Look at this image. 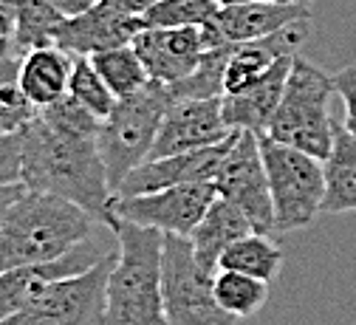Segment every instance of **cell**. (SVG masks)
Listing matches in <instances>:
<instances>
[{
	"label": "cell",
	"mask_w": 356,
	"mask_h": 325,
	"mask_svg": "<svg viewBox=\"0 0 356 325\" xmlns=\"http://www.w3.org/2000/svg\"><path fill=\"white\" fill-rule=\"evenodd\" d=\"M130 45L142 57L150 79L172 85L193 74L201 54L207 51V37H204V26H170V29L145 26L133 37Z\"/></svg>",
	"instance_id": "14"
},
{
	"label": "cell",
	"mask_w": 356,
	"mask_h": 325,
	"mask_svg": "<svg viewBox=\"0 0 356 325\" xmlns=\"http://www.w3.org/2000/svg\"><path fill=\"white\" fill-rule=\"evenodd\" d=\"M68 97L76 100L82 108H88L97 119H105L116 105V94L99 77L91 57H76V54H74V71L68 82Z\"/></svg>",
	"instance_id": "26"
},
{
	"label": "cell",
	"mask_w": 356,
	"mask_h": 325,
	"mask_svg": "<svg viewBox=\"0 0 356 325\" xmlns=\"http://www.w3.org/2000/svg\"><path fill=\"white\" fill-rule=\"evenodd\" d=\"M220 3L218 0H159L153 3L142 20L145 26L170 29V26H204L215 20Z\"/></svg>",
	"instance_id": "27"
},
{
	"label": "cell",
	"mask_w": 356,
	"mask_h": 325,
	"mask_svg": "<svg viewBox=\"0 0 356 325\" xmlns=\"http://www.w3.org/2000/svg\"><path fill=\"white\" fill-rule=\"evenodd\" d=\"M215 193L232 201L254 226V232H275V209H272V190L269 173L260 153V133L238 130L229 153L220 161L218 173L212 175Z\"/></svg>",
	"instance_id": "9"
},
{
	"label": "cell",
	"mask_w": 356,
	"mask_h": 325,
	"mask_svg": "<svg viewBox=\"0 0 356 325\" xmlns=\"http://www.w3.org/2000/svg\"><path fill=\"white\" fill-rule=\"evenodd\" d=\"M116 238V260L108 277L102 325H167L161 292L164 232L116 215H105Z\"/></svg>",
	"instance_id": "3"
},
{
	"label": "cell",
	"mask_w": 356,
	"mask_h": 325,
	"mask_svg": "<svg viewBox=\"0 0 356 325\" xmlns=\"http://www.w3.org/2000/svg\"><path fill=\"white\" fill-rule=\"evenodd\" d=\"M40 108L26 97L17 79H3L0 82V130L3 133H20Z\"/></svg>",
	"instance_id": "28"
},
{
	"label": "cell",
	"mask_w": 356,
	"mask_h": 325,
	"mask_svg": "<svg viewBox=\"0 0 356 325\" xmlns=\"http://www.w3.org/2000/svg\"><path fill=\"white\" fill-rule=\"evenodd\" d=\"M280 266H283V252L266 232H246L243 238L232 241L218 260V269H235L260 277L266 283L275 280Z\"/></svg>",
	"instance_id": "21"
},
{
	"label": "cell",
	"mask_w": 356,
	"mask_h": 325,
	"mask_svg": "<svg viewBox=\"0 0 356 325\" xmlns=\"http://www.w3.org/2000/svg\"><path fill=\"white\" fill-rule=\"evenodd\" d=\"M113 260L116 246L91 269L49 283L20 311L0 319V325H102Z\"/></svg>",
	"instance_id": "8"
},
{
	"label": "cell",
	"mask_w": 356,
	"mask_h": 325,
	"mask_svg": "<svg viewBox=\"0 0 356 325\" xmlns=\"http://www.w3.org/2000/svg\"><path fill=\"white\" fill-rule=\"evenodd\" d=\"M220 6H232V3H249V0H218ZM275 3H302V6H308L311 0H275Z\"/></svg>",
	"instance_id": "34"
},
{
	"label": "cell",
	"mask_w": 356,
	"mask_h": 325,
	"mask_svg": "<svg viewBox=\"0 0 356 325\" xmlns=\"http://www.w3.org/2000/svg\"><path fill=\"white\" fill-rule=\"evenodd\" d=\"M170 102V85L150 79L136 94L116 100L113 111L102 119L97 145L113 193L142 161H147Z\"/></svg>",
	"instance_id": "5"
},
{
	"label": "cell",
	"mask_w": 356,
	"mask_h": 325,
	"mask_svg": "<svg viewBox=\"0 0 356 325\" xmlns=\"http://www.w3.org/2000/svg\"><path fill=\"white\" fill-rule=\"evenodd\" d=\"M142 29H145L142 17L124 15V12L102 3V0H97V3L91 9H85L82 15L65 17L54 34V42L60 49H65L68 54L91 57L97 51L133 42V37Z\"/></svg>",
	"instance_id": "15"
},
{
	"label": "cell",
	"mask_w": 356,
	"mask_h": 325,
	"mask_svg": "<svg viewBox=\"0 0 356 325\" xmlns=\"http://www.w3.org/2000/svg\"><path fill=\"white\" fill-rule=\"evenodd\" d=\"M113 246H105L102 229L71 252H65L57 260L49 263H31V266H15V269H0V319L20 311L26 303H31L49 283L60 280V277L79 274L99 263Z\"/></svg>",
	"instance_id": "12"
},
{
	"label": "cell",
	"mask_w": 356,
	"mask_h": 325,
	"mask_svg": "<svg viewBox=\"0 0 356 325\" xmlns=\"http://www.w3.org/2000/svg\"><path fill=\"white\" fill-rule=\"evenodd\" d=\"M99 125L102 119L68 94L49 108H40V113L20 130V181L29 190L63 196L105 221L113 190L97 145Z\"/></svg>",
	"instance_id": "1"
},
{
	"label": "cell",
	"mask_w": 356,
	"mask_h": 325,
	"mask_svg": "<svg viewBox=\"0 0 356 325\" xmlns=\"http://www.w3.org/2000/svg\"><path fill=\"white\" fill-rule=\"evenodd\" d=\"M232 54V42L218 45V49H207L184 79L170 85L172 100H207V97H224V71Z\"/></svg>",
	"instance_id": "25"
},
{
	"label": "cell",
	"mask_w": 356,
	"mask_h": 325,
	"mask_svg": "<svg viewBox=\"0 0 356 325\" xmlns=\"http://www.w3.org/2000/svg\"><path fill=\"white\" fill-rule=\"evenodd\" d=\"M325 215L356 212V138L334 119V148L325 159Z\"/></svg>",
	"instance_id": "20"
},
{
	"label": "cell",
	"mask_w": 356,
	"mask_h": 325,
	"mask_svg": "<svg viewBox=\"0 0 356 325\" xmlns=\"http://www.w3.org/2000/svg\"><path fill=\"white\" fill-rule=\"evenodd\" d=\"M334 88L345 105V119L342 125L350 130V136L356 138V65H345L339 74H334Z\"/></svg>",
	"instance_id": "31"
},
{
	"label": "cell",
	"mask_w": 356,
	"mask_h": 325,
	"mask_svg": "<svg viewBox=\"0 0 356 325\" xmlns=\"http://www.w3.org/2000/svg\"><path fill=\"white\" fill-rule=\"evenodd\" d=\"M232 127L224 119V97H207V100H172L164 111L159 136L147 159L190 153L209 145H218L227 138Z\"/></svg>",
	"instance_id": "11"
},
{
	"label": "cell",
	"mask_w": 356,
	"mask_h": 325,
	"mask_svg": "<svg viewBox=\"0 0 356 325\" xmlns=\"http://www.w3.org/2000/svg\"><path fill=\"white\" fill-rule=\"evenodd\" d=\"M246 232H254L252 221L227 198H215L209 204V209L204 212V218L198 221V226L193 229V255L198 260V266L207 274L218 271V260L227 252V246L238 238H243Z\"/></svg>",
	"instance_id": "19"
},
{
	"label": "cell",
	"mask_w": 356,
	"mask_h": 325,
	"mask_svg": "<svg viewBox=\"0 0 356 325\" xmlns=\"http://www.w3.org/2000/svg\"><path fill=\"white\" fill-rule=\"evenodd\" d=\"M108 226L85 207L40 190H23L0 223V269L49 263Z\"/></svg>",
	"instance_id": "2"
},
{
	"label": "cell",
	"mask_w": 356,
	"mask_h": 325,
	"mask_svg": "<svg viewBox=\"0 0 356 325\" xmlns=\"http://www.w3.org/2000/svg\"><path fill=\"white\" fill-rule=\"evenodd\" d=\"M212 277L198 266L190 238L164 235L161 292L167 325H243L241 317L218 306Z\"/></svg>",
	"instance_id": "7"
},
{
	"label": "cell",
	"mask_w": 356,
	"mask_h": 325,
	"mask_svg": "<svg viewBox=\"0 0 356 325\" xmlns=\"http://www.w3.org/2000/svg\"><path fill=\"white\" fill-rule=\"evenodd\" d=\"M238 130H232L227 138H220L218 145L190 150V153H175V156H161V159H147L133 170L113 196L127 198V196H142V193H156L164 187H175V184H195V181H212L218 173L220 161L229 153Z\"/></svg>",
	"instance_id": "13"
},
{
	"label": "cell",
	"mask_w": 356,
	"mask_h": 325,
	"mask_svg": "<svg viewBox=\"0 0 356 325\" xmlns=\"http://www.w3.org/2000/svg\"><path fill=\"white\" fill-rule=\"evenodd\" d=\"M334 94L337 88L331 74L302 57H294L266 136L325 161L334 148V116L328 111Z\"/></svg>",
	"instance_id": "4"
},
{
	"label": "cell",
	"mask_w": 356,
	"mask_h": 325,
	"mask_svg": "<svg viewBox=\"0 0 356 325\" xmlns=\"http://www.w3.org/2000/svg\"><path fill=\"white\" fill-rule=\"evenodd\" d=\"M9 3L15 9V45L20 54L54 42L65 17L51 0H9Z\"/></svg>",
	"instance_id": "22"
},
{
	"label": "cell",
	"mask_w": 356,
	"mask_h": 325,
	"mask_svg": "<svg viewBox=\"0 0 356 325\" xmlns=\"http://www.w3.org/2000/svg\"><path fill=\"white\" fill-rule=\"evenodd\" d=\"M297 54H286L275 60L252 85H246L238 94L224 97V119L232 130H252V133H266L272 125V116L280 105L283 88L291 71Z\"/></svg>",
	"instance_id": "16"
},
{
	"label": "cell",
	"mask_w": 356,
	"mask_h": 325,
	"mask_svg": "<svg viewBox=\"0 0 356 325\" xmlns=\"http://www.w3.org/2000/svg\"><path fill=\"white\" fill-rule=\"evenodd\" d=\"M215 198L218 193L212 181H195V184H175V187L127 196V198L113 196L108 212L116 218L133 221V223L153 226L164 232V235L190 238Z\"/></svg>",
	"instance_id": "10"
},
{
	"label": "cell",
	"mask_w": 356,
	"mask_h": 325,
	"mask_svg": "<svg viewBox=\"0 0 356 325\" xmlns=\"http://www.w3.org/2000/svg\"><path fill=\"white\" fill-rule=\"evenodd\" d=\"M51 3L60 9L63 17H74V15H82L85 9H91L97 0H51Z\"/></svg>",
	"instance_id": "33"
},
{
	"label": "cell",
	"mask_w": 356,
	"mask_h": 325,
	"mask_svg": "<svg viewBox=\"0 0 356 325\" xmlns=\"http://www.w3.org/2000/svg\"><path fill=\"white\" fill-rule=\"evenodd\" d=\"M71 71H74V54L51 42L23 54L17 82L37 108H49L68 94Z\"/></svg>",
	"instance_id": "18"
},
{
	"label": "cell",
	"mask_w": 356,
	"mask_h": 325,
	"mask_svg": "<svg viewBox=\"0 0 356 325\" xmlns=\"http://www.w3.org/2000/svg\"><path fill=\"white\" fill-rule=\"evenodd\" d=\"M260 153L269 173L275 232H294L314 223L325 198V161L275 142L266 133H260Z\"/></svg>",
	"instance_id": "6"
},
{
	"label": "cell",
	"mask_w": 356,
	"mask_h": 325,
	"mask_svg": "<svg viewBox=\"0 0 356 325\" xmlns=\"http://www.w3.org/2000/svg\"><path fill=\"white\" fill-rule=\"evenodd\" d=\"M102 3H108V6H113V9H119V12H124V15L142 17L153 3H159V0H102Z\"/></svg>",
	"instance_id": "32"
},
{
	"label": "cell",
	"mask_w": 356,
	"mask_h": 325,
	"mask_svg": "<svg viewBox=\"0 0 356 325\" xmlns=\"http://www.w3.org/2000/svg\"><path fill=\"white\" fill-rule=\"evenodd\" d=\"M91 63L99 71V77L108 82V88L116 94V100L136 94V90H142L150 82V74H147L142 57L136 54V49H133L130 42L91 54Z\"/></svg>",
	"instance_id": "24"
},
{
	"label": "cell",
	"mask_w": 356,
	"mask_h": 325,
	"mask_svg": "<svg viewBox=\"0 0 356 325\" xmlns=\"http://www.w3.org/2000/svg\"><path fill=\"white\" fill-rule=\"evenodd\" d=\"M23 54L15 45V9L9 0H0V82L17 79Z\"/></svg>",
	"instance_id": "29"
},
{
	"label": "cell",
	"mask_w": 356,
	"mask_h": 325,
	"mask_svg": "<svg viewBox=\"0 0 356 325\" xmlns=\"http://www.w3.org/2000/svg\"><path fill=\"white\" fill-rule=\"evenodd\" d=\"M212 294L224 311L246 319L263 308L266 297H269V283L235 269H218L212 277Z\"/></svg>",
	"instance_id": "23"
},
{
	"label": "cell",
	"mask_w": 356,
	"mask_h": 325,
	"mask_svg": "<svg viewBox=\"0 0 356 325\" xmlns=\"http://www.w3.org/2000/svg\"><path fill=\"white\" fill-rule=\"evenodd\" d=\"M23 167V136L0 130V190L20 181Z\"/></svg>",
	"instance_id": "30"
},
{
	"label": "cell",
	"mask_w": 356,
	"mask_h": 325,
	"mask_svg": "<svg viewBox=\"0 0 356 325\" xmlns=\"http://www.w3.org/2000/svg\"><path fill=\"white\" fill-rule=\"evenodd\" d=\"M218 29L227 42H246L269 37L289 23L311 20V9L302 3H275V0H249L218 9Z\"/></svg>",
	"instance_id": "17"
}]
</instances>
